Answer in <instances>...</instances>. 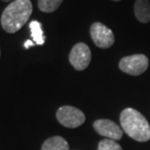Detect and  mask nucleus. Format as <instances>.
<instances>
[{"mask_svg":"<svg viewBox=\"0 0 150 150\" xmlns=\"http://www.w3.org/2000/svg\"><path fill=\"white\" fill-rule=\"evenodd\" d=\"M30 0H14L3 11L2 28L8 33H16L28 23L32 14Z\"/></svg>","mask_w":150,"mask_h":150,"instance_id":"1","label":"nucleus"},{"mask_svg":"<svg viewBox=\"0 0 150 150\" xmlns=\"http://www.w3.org/2000/svg\"><path fill=\"white\" fill-rule=\"evenodd\" d=\"M120 124L123 132L139 142L150 139V125L142 113L134 108H125L120 114Z\"/></svg>","mask_w":150,"mask_h":150,"instance_id":"2","label":"nucleus"},{"mask_svg":"<svg viewBox=\"0 0 150 150\" xmlns=\"http://www.w3.org/2000/svg\"><path fill=\"white\" fill-rule=\"evenodd\" d=\"M148 64L149 59L147 57L142 54H136L122 58L119 62V68L124 73L132 76H139L145 72Z\"/></svg>","mask_w":150,"mask_h":150,"instance_id":"3","label":"nucleus"},{"mask_svg":"<svg viewBox=\"0 0 150 150\" xmlns=\"http://www.w3.org/2000/svg\"><path fill=\"white\" fill-rule=\"evenodd\" d=\"M57 119L64 127L74 129L84 124L86 120L85 114L76 107L64 105L59 107L56 113Z\"/></svg>","mask_w":150,"mask_h":150,"instance_id":"4","label":"nucleus"},{"mask_svg":"<svg viewBox=\"0 0 150 150\" xmlns=\"http://www.w3.org/2000/svg\"><path fill=\"white\" fill-rule=\"evenodd\" d=\"M90 35L95 45L100 49H108L115 42L113 31L101 23H94L90 28Z\"/></svg>","mask_w":150,"mask_h":150,"instance_id":"5","label":"nucleus"},{"mask_svg":"<svg viewBox=\"0 0 150 150\" xmlns=\"http://www.w3.org/2000/svg\"><path fill=\"white\" fill-rule=\"evenodd\" d=\"M69 62L74 67V69L82 71L89 67L92 59V53L88 45L85 43L75 44L69 53Z\"/></svg>","mask_w":150,"mask_h":150,"instance_id":"6","label":"nucleus"},{"mask_svg":"<svg viewBox=\"0 0 150 150\" xmlns=\"http://www.w3.org/2000/svg\"><path fill=\"white\" fill-rule=\"evenodd\" d=\"M94 129L98 134L106 139L119 140L123 137V130L115 122L108 119H98L94 122Z\"/></svg>","mask_w":150,"mask_h":150,"instance_id":"7","label":"nucleus"},{"mask_svg":"<svg viewBox=\"0 0 150 150\" xmlns=\"http://www.w3.org/2000/svg\"><path fill=\"white\" fill-rule=\"evenodd\" d=\"M134 13L137 20L142 23L150 22V2L149 0H136Z\"/></svg>","mask_w":150,"mask_h":150,"instance_id":"8","label":"nucleus"},{"mask_svg":"<svg viewBox=\"0 0 150 150\" xmlns=\"http://www.w3.org/2000/svg\"><path fill=\"white\" fill-rule=\"evenodd\" d=\"M41 150H69V145L64 137L55 136L45 140Z\"/></svg>","mask_w":150,"mask_h":150,"instance_id":"9","label":"nucleus"},{"mask_svg":"<svg viewBox=\"0 0 150 150\" xmlns=\"http://www.w3.org/2000/svg\"><path fill=\"white\" fill-rule=\"evenodd\" d=\"M29 28L31 30V36L36 45H43L45 43V36L41 28V23L37 21H32L29 23Z\"/></svg>","mask_w":150,"mask_h":150,"instance_id":"10","label":"nucleus"},{"mask_svg":"<svg viewBox=\"0 0 150 150\" xmlns=\"http://www.w3.org/2000/svg\"><path fill=\"white\" fill-rule=\"evenodd\" d=\"M64 0H38L37 5L39 10L44 13H52L56 11Z\"/></svg>","mask_w":150,"mask_h":150,"instance_id":"11","label":"nucleus"},{"mask_svg":"<svg viewBox=\"0 0 150 150\" xmlns=\"http://www.w3.org/2000/svg\"><path fill=\"white\" fill-rule=\"evenodd\" d=\"M98 150H123L121 145L116 140L110 139H104L100 140L98 145Z\"/></svg>","mask_w":150,"mask_h":150,"instance_id":"12","label":"nucleus"},{"mask_svg":"<svg viewBox=\"0 0 150 150\" xmlns=\"http://www.w3.org/2000/svg\"><path fill=\"white\" fill-rule=\"evenodd\" d=\"M34 44H35V43H34L33 41H31V40H28V41H26L25 43V49H28L29 47L33 46Z\"/></svg>","mask_w":150,"mask_h":150,"instance_id":"13","label":"nucleus"},{"mask_svg":"<svg viewBox=\"0 0 150 150\" xmlns=\"http://www.w3.org/2000/svg\"><path fill=\"white\" fill-rule=\"evenodd\" d=\"M2 1H4V2H9V1H14V0H2Z\"/></svg>","mask_w":150,"mask_h":150,"instance_id":"14","label":"nucleus"},{"mask_svg":"<svg viewBox=\"0 0 150 150\" xmlns=\"http://www.w3.org/2000/svg\"><path fill=\"white\" fill-rule=\"evenodd\" d=\"M112 1H116V2H118V1H121V0H112Z\"/></svg>","mask_w":150,"mask_h":150,"instance_id":"15","label":"nucleus"},{"mask_svg":"<svg viewBox=\"0 0 150 150\" xmlns=\"http://www.w3.org/2000/svg\"><path fill=\"white\" fill-rule=\"evenodd\" d=\"M0 56H1V51H0Z\"/></svg>","mask_w":150,"mask_h":150,"instance_id":"16","label":"nucleus"}]
</instances>
